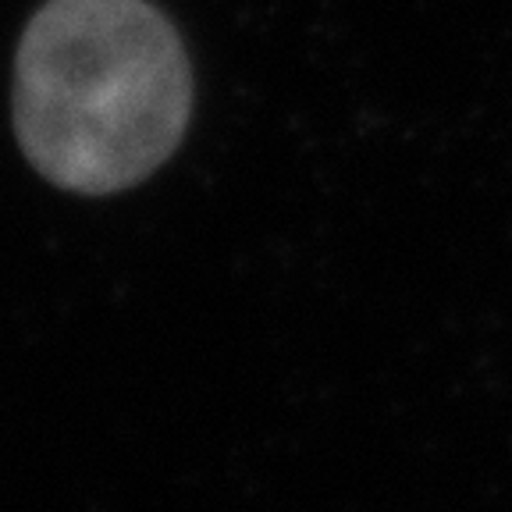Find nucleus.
Instances as JSON below:
<instances>
[{
	"label": "nucleus",
	"mask_w": 512,
	"mask_h": 512,
	"mask_svg": "<svg viewBox=\"0 0 512 512\" xmlns=\"http://www.w3.org/2000/svg\"><path fill=\"white\" fill-rule=\"evenodd\" d=\"M15 136L50 185L114 196L178 150L192 68L150 0H47L15 54Z\"/></svg>",
	"instance_id": "nucleus-1"
}]
</instances>
